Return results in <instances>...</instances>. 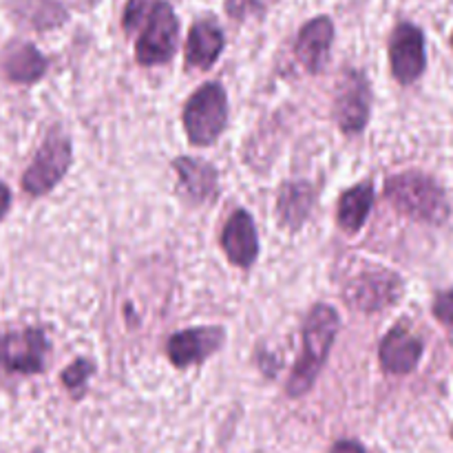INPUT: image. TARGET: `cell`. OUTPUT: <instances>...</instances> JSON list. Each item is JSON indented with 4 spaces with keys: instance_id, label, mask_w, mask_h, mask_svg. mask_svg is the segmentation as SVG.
<instances>
[{
    "instance_id": "1",
    "label": "cell",
    "mask_w": 453,
    "mask_h": 453,
    "mask_svg": "<svg viewBox=\"0 0 453 453\" xmlns=\"http://www.w3.org/2000/svg\"><path fill=\"white\" fill-rule=\"evenodd\" d=\"M122 25L137 34L135 60L144 66L166 65L177 49L180 22L166 0H128Z\"/></svg>"
},
{
    "instance_id": "2",
    "label": "cell",
    "mask_w": 453,
    "mask_h": 453,
    "mask_svg": "<svg viewBox=\"0 0 453 453\" xmlns=\"http://www.w3.org/2000/svg\"><path fill=\"white\" fill-rule=\"evenodd\" d=\"M385 197L403 215L423 224L441 226L449 219L451 206L445 190L425 173H401L385 181Z\"/></svg>"
},
{
    "instance_id": "3",
    "label": "cell",
    "mask_w": 453,
    "mask_h": 453,
    "mask_svg": "<svg viewBox=\"0 0 453 453\" xmlns=\"http://www.w3.org/2000/svg\"><path fill=\"white\" fill-rule=\"evenodd\" d=\"M339 314L330 305H314L310 310L308 319L303 323V354L296 361L292 370L290 380H288V394L292 398L303 396L312 389L327 354H330L332 343L339 334Z\"/></svg>"
},
{
    "instance_id": "4",
    "label": "cell",
    "mask_w": 453,
    "mask_h": 453,
    "mask_svg": "<svg viewBox=\"0 0 453 453\" xmlns=\"http://www.w3.org/2000/svg\"><path fill=\"white\" fill-rule=\"evenodd\" d=\"M228 122V100L221 84H203L190 96L184 109V128L190 144H215Z\"/></svg>"
},
{
    "instance_id": "5",
    "label": "cell",
    "mask_w": 453,
    "mask_h": 453,
    "mask_svg": "<svg viewBox=\"0 0 453 453\" xmlns=\"http://www.w3.org/2000/svg\"><path fill=\"white\" fill-rule=\"evenodd\" d=\"M403 295V281L396 273L379 265H365L345 281L343 299L357 312H380L396 303Z\"/></svg>"
},
{
    "instance_id": "6",
    "label": "cell",
    "mask_w": 453,
    "mask_h": 453,
    "mask_svg": "<svg viewBox=\"0 0 453 453\" xmlns=\"http://www.w3.org/2000/svg\"><path fill=\"white\" fill-rule=\"evenodd\" d=\"M71 166V142L66 140L62 133L53 131L51 135L44 140L35 153L34 162L27 168L22 175V188L31 195V197H40V195L49 193L58 181L65 177V173Z\"/></svg>"
},
{
    "instance_id": "7",
    "label": "cell",
    "mask_w": 453,
    "mask_h": 453,
    "mask_svg": "<svg viewBox=\"0 0 453 453\" xmlns=\"http://www.w3.org/2000/svg\"><path fill=\"white\" fill-rule=\"evenodd\" d=\"M49 339L38 327L0 334V367L13 374H40L47 365Z\"/></svg>"
},
{
    "instance_id": "8",
    "label": "cell",
    "mask_w": 453,
    "mask_h": 453,
    "mask_svg": "<svg viewBox=\"0 0 453 453\" xmlns=\"http://www.w3.org/2000/svg\"><path fill=\"white\" fill-rule=\"evenodd\" d=\"M389 62L394 78L401 84H411L423 75L427 66L425 35L411 22H401L389 38Z\"/></svg>"
},
{
    "instance_id": "9",
    "label": "cell",
    "mask_w": 453,
    "mask_h": 453,
    "mask_svg": "<svg viewBox=\"0 0 453 453\" xmlns=\"http://www.w3.org/2000/svg\"><path fill=\"white\" fill-rule=\"evenodd\" d=\"M334 118L343 133H358L365 128L370 118V87L357 71H348L341 80L334 100Z\"/></svg>"
},
{
    "instance_id": "10",
    "label": "cell",
    "mask_w": 453,
    "mask_h": 453,
    "mask_svg": "<svg viewBox=\"0 0 453 453\" xmlns=\"http://www.w3.org/2000/svg\"><path fill=\"white\" fill-rule=\"evenodd\" d=\"M224 330L221 327H195V330H181L168 339V358L173 365L188 367L206 361L211 354L224 345Z\"/></svg>"
},
{
    "instance_id": "11",
    "label": "cell",
    "mask_w": 453,
    "mask_h": 453,
    "mask_svg": "<svg viewBox=\"0 0 453 453\" xmlns=\"http://www.w3.org/2000/svg\"><path fill=\"white\" fill-rule=\"evenodd\" d=\"M332 40H334V25L327 16L314 18L299 31L295 53L310 73H321L323 71L327 56H330Z\"/></svg>"
},
{
    "instance_id": "12",
    "label": "cell",
    "mask_w": 453,
    "mask_h": 453,
    "mask_svg": "<svg viewBox=\"0 0 453 453\" xmlns=\"http://www.w3.org/2000/svg\"><path fill=\"white\" fill-rule=\"evenodd\" d=\"M221 246L228 259L239 268H250L259 255L255 221L246 211H237L221 233Z\"/></svg>"
},
{
    "instance_id": "13",
    "label": "cell",
    "mask_w": 453,
    "mask_h": 453,
    "mask_svg": "<svg viewBox=\"0 0 453 453\" xmlns=\"http://www.w3.org/2000/svg\"><path fill=\"white\" fill-rule=\"evenodd\" d=\"M380 365L389 374H410L418 367L423 343L405 327H394L380 343Z\"/></svg>"
},
{
    "instance_id": "14",
    "label": "cell",
    "mask_w": 453,
    "mask_h": 453,
    "mask_svg": "<svg viewBox=\"0 0 453 453\" xmlns=\"http://www.w3.org/2000/svg\"><path fill=\"white\" fill-rule=\"evenodd\" d=\"M177 175H180L181 188L195 203H208L215 202L217 193H219V181H217L215 166L197 157H177L173 162Z\"/></svg>"
},
{
    "instance_id": "15",
    "label": "cell",
    "mask_w": 453,
    "mask_h": 453,
    "mask_svg": "<svg viewBox=\"0 0 453 453\" xmlns=\"http://www.w3.org/2000/svg\"><path fill=\"white\" fill-rule=\"evenodd\" d=\"M224 31L215 20H202L193 25L186 42V65L195 69H211L224 51Z\"/></svg>"
},
{
    "instance_id": "16",
    "label": "cell",
    "mask_w": 453,
    "mask_h": 453,
    "mask_svg": "<svg viewBox=\"0 0 453 453\" xmlns=\"http://www.w3.org/2000/svg\"><path fill=\"white\" fill-rule=\"evenodd\" d=\"M3 71L12 82L34 84L47 71V60L34 44L13 42L3 53Z\"/></svg>"
},
{
    "instance_id": "17",
    "label": "cell",
    "mask_w": 453,
    "mask_h": 453,
    "mask_svg": "<svg viewBox=\"0 0 453 453\" xmlns=\"http://www.w3.org/2000/svg\"><path fill=\"white\" fill-rule=\"evenodd\" d=\"M314 206V190L308 181H288L281 186L277 199L279 221L288 230H299Z\"/></svg>"
},
{
    "instance_id": "18",
    "label": "cell",
    "mask_w": 453,
    "mask_h": 453,
    "mask_svg": "<svg viewBox=\"0 0 453 453\" xmlns=\"http://www.w3.org/2000/svg\"><path fill=\"white\" fill-rule=\"evenodd\" d=\"M374 203V186L372 181H361L354 188L345 190L339 202V226L345 233H358L365 224L370 208Z\"/></svg>"
},
{
    "instance_id": "19",
    "label": "cell",
    "mask_w": 453,
    "mask_h": 453,
    "mask_svg": "<svg viewBox=\"0 0 453 453\" xmlns=\"http://www.w3.org/2000/svg\"><path fill=\"white\" fill-rule=\"evenodd\" d=\"M13 13L31 29H53L66 20V12L56 0H18Z\"/></svg>"
},
{
    "instance_id": "20",
    "label": "cell",
    "mask_w": 453,
    "mask_h": 453,
    "mask_svg": "<svg viewBox=\"0 0 453 453\" xmlns=\"http://www.w3.org/2000/svg\"><path fill=\"white\" fill-rule=\"evenodd\" d=\"M93 374V363L87 361V358H78L75 363H71L65 372H62V383L69 389L71 396L80 398L87 389V380L91 379Z\"/></svg>"
},
{
    "instance_id": "21",
    "label": "cell",
    "mask_w": 453,
    "mask_h": 453,
    "mask_svg": "<svg viewBox=\"0 0 453 453\" xmlns=\"http://www.w3.org/2000/svg\"><path fill=\"white\" fill-rule=\"evenodd\" d=\"M261 12H264V4L259 0H226V13L234 20H246Z\"/></svg>"
},
{
    "instance_id": "22",
    "label": "cell",
    "mask_w": 453,
    "mask_h": 453,
    "mask_svg": "<svg viewBox=\"0 0 453 453\" xmlns=\"http://www.w3.org/2000/svg\"><path fill=\"white\" fill-rule=\"evenodd\" d=\"M434 317L445 327L453 330V288L447 292H441L434 301Z\"/></svg>"
},
{
    "instance_id": "23",
    "label": "cell",
    "mask_w": 453,
    "mask_h": 453,
    "mask_svg": "<svg viewBox=\"0 0 453 453\" xmlns=\"http://www.w3.org/2000/svg\"><path fill=\"white\" fill-rule=\"evenodd\" d=\"M330 453H367L365 447L358 445L357 441H341L332 447Z\"/></svg>"
},
{
    "instance_id": "24",
    "label": "cell",
    "mask_w": 453,
    "mask_h": 453,
    "mask_svg": "<svg viewBox=\"0 0 453 453\" xmlns=\"http://www.w3.org/2000/svg\"><path fill=\"white\" fill-rule=\"evenodd\" d=\"M9 206H12V193H9L7 186L0 181V219H3L4 215H7Z\"/></svg>"
},
{
    "instance_id": "25",
    "label": "cell",
    "mask_w": 453,
    "mask_h": 453,
    "mask_svg": "<svg viewBox=\"0 0 453 453\" xmlns=\"http://www.w3.org/2000/svg\"><path fill=\"white\" fill-rule=\"evenodd\" d=\"M451 44H453V35H451Z\"/></svg>"
},
{
    "instance_id": "26",
    "label": "cell",
    "mask_w": 453,
    "mask_h": 453,
    "mask_svg": "<svg viewBox=\"0 0 453 453\" xmlns=\"http://www.w3.org/2000/svg\"><path fill=\"white\" fill-rule=\"evenodd\" d=\"M451 436H453V429H451Z\"/></svg>"
},
{
    "instance_id": "27",
    "label": "cell",
    "mask_w": 453,
    "mask_h": 453,
    "mask_svg": "<svg viewBox=\"0 0 453 453\" xmlns=\"http://www.w3.org/2000/svg\"><path fill=\"white\" fill-rule=\"evenodd\" d=\"M34 453H40V451H34Z\"/></svg>"
}]
</instances>
